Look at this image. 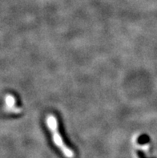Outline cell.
Wrapping results in <instances>:
<instances>
[{"label": "cell", "instance_id": "obj_1", "mask_svg": "<svg viewBox=\"0 0 157 158\" xmlns=\"http://www.w3.org/2000/svg\"><path fill=\"white\" fill-rule=\"evenodd\" d=\"M47 125H48V129L51 131L53 137V141L56 146L61 150L62 153L64 156L67 158H73L75 156V153L71 148H68L64 142L61 135L59 132V128H58L57 119L54 115H48L46 119Z\"/></svg>", "mask_w": 157, "mask_h": 158}, {"label": "cell", "instance_id": "obj_2", "mask_svg": "<svg viewBox=\"0 0 157 158\" xmlns=\"http://www.w3.org/2000/svg\"><path fill=\"white\" fill-rule=\"evenodd\" d=\"M16 100L14 96L7 94L5 96V108L7 112L13 113H19L21 112L18 107H16Z\"/></svg>", "mask_w": 157, "mask_h": 158}]
</instances>
